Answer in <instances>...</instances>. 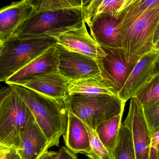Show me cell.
Wrapping results in <instances>:
<instances>
[{"label":"cell","instance_id":"37","mask_svg":"<svg viewBox=\"0 0 159 159\" xmlns=\"http://www.w3.org/2000/svg\"><path fill=\"white\" fill-rule=\"evenodd\" d=\"M2 44L1 42H0V50H1V49H2Z\"/></svg>","mask_w":159,"mask_h":159},{"label":"cell","instance_id":"10","mask_svg":"<svg viewBox=\"0 0 159 159\" xmlns=\"http://www.w3.org/2000/svg\"><path fill=\"white\" fill-rule=\"evenodd\" d=\"M57 44L97 61L104 58L106 54L99 44L91 36L83 21L81 26L65 32L53 35Z\"/></svg>","mask_w":159,"mask_h":159},{"label":"cell","instance_id":"26","mask_svg":"<svg viewBox=\"0 0 159 159\" xmlns=\"http://www.w3.org/2000/svg\"><path fill=\"white\" fill-rule=\"evenodd\" d=\"M152 135L159 130V106L143 107Z\"/></svg>","mask_w":159,"mask_h":159},{"label":"cell","instance_id":"34","mask_svg":"<svg viewBox=\"0 0 159 159\" xmlns=\"http://www.w3.org/2000/svg\"><path fill=\"white\" fill-rule=\"evenodd\" d=\"M9 159H21V158L19 156L16 150L13 149L12 152H11Z\"/></svg>","mask_w":159,"mask_h":159},{"label":"cell","instance_id":"32","mask_svg":"<svg viewBox=\"0 0 159 159\" xmlns=\"http://www.w3.org/2000/svg\"><path fill=\"white\" fill-rule=\"evenodd\" d=\"M154 75L159 73V53L154 63Z\"/></svg>","mask_w":159,"mask_h":159},{"label":"cell","instance_id":"18","mask_svg":"<svg viewBox=\"0 0 159 159\" xmlns=\"http://www.w3.org/2000/svg\"><path fill=\"white\" fill-rule=\"evenodd\" d=\"M63 138L67 148L74 154L86 155L90 152L89 136L85 125L70 112H68L67 127Z\"/></svg>","mask_w":159,"mask_h":159},{"label":"cell","instance_id":"28","mask_svg":"<svg viewBox=\"0 0 159 159\" xmlns=\"http://www.w3.org/2000/svg\"><path fill=\"white\" fill-rule=\"evenodd\" d=\"M159 144V130L152 135L150 159L157 158V148Z\"/></svg>","mask_w":159,"mask_h":159},{"label":"cell","instance_id":"31","mask_svg":"<svg viewBox=\"0 0 159 159\" xmlns=\"http://www.w3.org/2000/svg\"><path fill=\"white\" fill-rule=\"evenodd\" d=\"M58 152L46 151L38 159H57Z\"/></svg>","mask_w":159,"mask_h":159},{"label":"cell","instance_id":"11","mask_svg":"<svg viewBox=\"0 0 159 159\" xmlns=\"http://www.w3.org/2000/svg\"><path fill=\"white\" fill-rule=\"evenodd\" d=\"M159 51L153 49L138 60L117 97L126 104L128 100L137 93L154 77V63Z\"/></svg>","mask_w":159,"mask_h":159},{"label":"cell","instance_id":"27","mask_svg":"<svg viewBox=\"0 0 159 159\" xmlns=\"http://www.w3.org/2000/svg\"><path fill=\"white\" fill-rule=\"evenodd\" d=\"M57 159H79L74 153L67 147H62L58 152Z\"/></svg>","mask_w":159,"mask_h":159},{"label":"cell","instance_id":"35","mask_svg":"<svg viewBox=\"0 0 159 159\" xmlns=\"http://www.w3.org/2000/svg\"><path fill=\"white\" fill-rule=\"evenodd\" d=\"M153 49L159 51V40L157 41V43L154 45Z\"/></svg>","mask_w":159,"mask_h":159},{"label":"cell","instance_id":"8","mask_svg":"<svg viewBox=\"0 0 159 159\" xmlns=\"http://www.w3.org/2000/svg\"><path fill=\"white\" fill-rule=\"evenodd\" d=\"M56 47L58 56V72L69 81L101 76L95 60L58 45Z\"/></svg>","mask_w":159,"mask_h":159},{"label":"cell","instance_id":"4","mask_svg":"<svg viewBox=\"0 0 159 159\" xmlns=\"http://www.w3.org/2000/svg\"><path fill=\"white\" fill-rule=\"evenodd\" d=\"M68 112L95 130L109 119L124 113L125 103L115 95H67L64 99Z\"/></svg>","mask_w":159,"mask_h":159},{"label":"cell","instance_id":"30","mask_svg":"<svg viewBox=\"0 0 159 159\" xmlns=\"http://www.w3.org/2000/svg\"><path fill=\"white\" fill-rule=\"evenodd\" d=\"M13 148L0 146V159H9Z\"/></svg>","mask_w":159,"mask_h":159},{"label":"cell","instance_id":"25","mask_svg":"<svg viewBox=\"0 0 159 159\" xmlns=\"http://www.w3.org/2000/svg\"><path fill=\"white\" fill-rule=\"evenodd\" d=\"M84 124L89 136L91 146L90 152L86 156L91 159H113L112 154L102 143L95 130L85 123Z\"/></svg>","mask_w":159,"mask_h":159},{"label":"cell","instance_id":"16","mask_svg":"<svg viewBox=\"0 0 159 159\" xmlns=\"http://www.w3.org/2000/svg\"><path fill=\"white\" fill-rule=\"evenodd\" d=\"M69 82V80L57 71L34 77L21 86L52 99L64 100L67 95Z\"/></svg>","mask_w":159,"mask_h":159},{"label":"cell","instance_id":"38","mask_svg":"<svg viewBox=\"0 0 159 159\" xmlns=\"http://www.w3.org/2000/svg\"><path fill=\"white\" fill-rule=\"evenodd\" d=\"M0 51H1V50H0Z\"/></svg>","mask_w":159,"mask_h":159},{"label":"cell","instance_id":"9","mask_svg":"<svg viewBox=\"0 0 159 159\" xmlns=\"http://www.w3.org/2000/svg\"><path fill=\"white\" fill-rule=\"evenodd\" d=\"M123 123L131 132L136 159H150L152 134L143 106L135 97L130 99L129 112Z\"/></svg>","mask_w":159,"mask_h":159},{"label":"cell","instance_id":"23","mask_svg":"<svg viewBox=\"0 0 159 159\" xmlns=\"http://www.w3.org/2000/svg\"><path fill=\"white\" fill-rule=\"evenodd\" d=\"M134 97L143 107L159 106V73L154 75Z\"/></svg>","mask_w":159,"mask_h":159},{"label":"cell","instance_id":"19","mask_svg":"<svg viewBox=\"0 0 159 159\" xmlns=\"http://www.w3.org/2000/svg\"><path fill=\"white\" fill-rule=\"evenodd\" d=\"M67 92V95H115L113 88L101 76L69 81Z\"/></svg>","mask_w":159,"mask_h":159},{"label":"cell","instance_id":"17","mask_svg":"<svg viewBox=\"0 0 159 159\" xmlns=\"http://www.w3.org/2000/svg\"><path fill=\"white\" fill-rule=\"evenodd\" d=\"M132 0H91L83 7V18L88 27L99 18L110 16L120 18L124 16Z\"/></svg>","mask_w":159,"mask_h":159},{"label":"cell","instance_id":"36","mask_svg":"<svg viewBox=\"0 0 159 159\" xmlns=\"http://www.w3.org/2000/svg\"><path fill=\"white\" fill-rule=\"evenodd\" d=\"M156 159H159V144L157 148V158Z\"/></svg>","mask_w":159,"mask_h":159},{"label":"cell","instance_id":"33","mask_svg":"<svg viewBox=\"0 0 159 159\" xmlns=\"http://www.w3.org/2000/svg\"><path fill=\"white\" fill-rule=\"evenodd\" d=\"M159 39V18L157 24V27H156V30H155V34H154V45L157 43V41Z\"/></svg>","mask_w":159,"mask_h":159},{"label":"cell","instance_id":"22","mask_svg":"<svg viewBox=\"0 0 159 159\" xmlns=\"http://www.w3.org/2000/svg\"><path fill=\"white\" fill-rule=\"evenodd\" d=\"M35 12L56 11L82 8L87 1L83 0H30Z\"/></svg>","mask_w":159,"mask_h":159},{"label":"cell","instance_id":"13","mask_svg":"<svg viewBox=\"0 0 159 159\" xmlns=\"http://www.w3.org/2000/svg\"><path fill=\"white\" fill-rule=\"evenodd\" d=\"M49 148L46 137L32 114L20 135L16 150L19 156L21 159H38Z\"/></svg>","mask_w":159,"mask_h":159},{"label":"cell","instance_id":"20","mask_svg":"<svg viewBox=\"0 0 159 159\" xmlns=\"http://www.w3.org/2000/svg\"><path fill=\"white\" fill-rule=\"evenodd\" d=\"M123 115V113H120L106 120L100 124L95 130L102 143L112 155L122 124Z\"/></svg>","mask_w":159,"mask_h":159},{"label":"cell","instance_id":"7","mask_svg":"<svg viewBox=\"0 0 159 159\" xmlns=\"http://www.w3.org/2000/svg\"><path fill=\"white\" fill-rule=\"evenodd\" d=\"M106 55L96 61L101 76L113 88L116 96L129 78L136 63H128L122 48L101 47Z\"/></svg>","mask_w":159,"mask_h":159},{"label":"cell","instance_id":"29","mask_svg":"<svg viewBox=\"0 0 159 159\" xmlns=\"http://www.w3.org/2000/svg\"><path fill=\"white\" fill-rule=\"evenodd\" d=\"M12 91V89L8 85L7 86H0V107Z\"/></svg>","mask_w":159,"mask_h":159},{"label":"cell","instance_id":"15","mask_svg":"<svg viewBox=\"0 0 159 159\" xmlns=\"http://www.w3.org/2000/svg\"><path fill=\"white\" fill-rule=\"evenodd\" d=\"M123 17L99 18L89 26L90 35L101 47L122 48L120 25Z\"/></svg>","mask_w":159,"mask_h":159},{"label":"cell","instance_id":"14","mask_svg":"<svg viewBox=\"0 0 159 159\" xmlns=\"http://www.w3.org/2000/svg\"><path fill=\"white\" fill-rule=\"evenodd\" d=\"M56 46L48 49L9 77L5 83L7 85H22L33 77L39 75L58 71V56Z\"/></svg>","mask_w":159,"mask_h":159},{"label":"cell","instance_id":"21","mask_svg":"<svg viewBox=\"0 0 159 159\" xmlns=\"http://www.w3.org/2000/svg\"><path fill=\"white\" fill-rule=\"evenodd\" d=\"M112 156L113 159H136L131 132L123 122L120 128Z\"/></svg>","mask_w":159,"mask_h":159},{"label":"cell","instance_id":"6","mask_svg":"<svg viewBox=\"0 0 159 159\" xmlns=\"http://www.w3.org/2000/svg\"><path fill=\"white\" fill-rule=\"evenodd\" d=\"M31 115L26 104L12 90L0 107V146L17 150L21 132Z\"/></svg>","mask_w":159,"mask_h":159},{"label":"cell","instance_id":"3","mask_svg":"<svg viewBox=\"0 0 159 159\" xmlns=\"http://www.w3.org/2000/svg\"><path fill=\"white\" fill-rule=\"evenodd\" d=\"M159 18V8L150 9L133 20H122V49L128 63H136L153 50L154 36Z\"/></svg>","mask_w":159,"mask_h":159},{"label":"cell","instance_id":"1","mask_svg":"<svg viewBox=\"0 0 159 159\" xmlns=\"http://www.w3.org/2000/svg\"><path fill=\"white\" fill-rule=\"evenodd\" d=\"M26 104L48 141L49 147H58L66 131L68 112L64 100H56L21 85H7Z\"/></svg>","mask_w":159,"mask_h":159},{"label":"cell","instance_id":"5","mask_svg":"<svg viewBox=\"0 0 159 159\" xmlns=\"http://www.w3.org/2000/svg\"><path fill=\"white\" fill-rule=\"evenodd\" d=\"M82 8L35 12L19 28L13 36H52L78 28L84 20Z\"/></svg>","mask_w":159,"mask_h":159},{"label":"cell","instance_id":"2","mask_svg":"<svg viewBox=\"0 0 159 159\" xmlns=\"http://www.w3.org/2000/svg\"><path fill=\"white\" fill-rule=\"evenodd\" d=\"M57 44V40L50 36H12L3 43L0 51V82H5L48 49Z\"/></svg>","mask_w":159,"mask_h":159},{"label":"cell","instance_id":"24","mask_svg":"<svg viewBox=\"0 0 159 159\" xmlns=\"http://www.w3.org/2000/svg\"><path fill=\"white\" fill-rule=\"evenodd\" d=\"M156 8H159V0H132L126 9L122 20H133L148 10Z\"/></svg>","mask_w":159,"mask_h":159},{"label":"cell","instance_id":"12","mask_svg":"<svg viewBox=\"0 0 159 159\" xmlns=\"http://www.w3.org/2000/svg\"><path fill=\"white\" fill-rule=\"evenodd\" d=\"M34 12L30 0L12 2L0 8V42L3 44L12 37Z\"/></svg>","mask_w":159,"mask_h":159}]
</instances>
